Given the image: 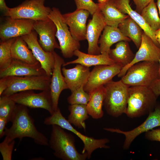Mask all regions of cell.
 <instances>
[{
	"label": "cell",
	"instance_id": "obj_1",
	"mask_svg": "<svg viewBox=\"0 0 160 160\" xmlns=\"http://www.w3.org/2000/svg\"><path fill=\"white\" fill-rule=\"evenodd\" d=\"M11 126L6 128L5 135L10 140L28 137L32 139L36 144L49 146L47 137L36 129L33 119L29 114L27 107L21 105H17L14 114L11 121Z\"/></svg>",
	"mask_w": 160,
	"mask_h": 160
},
{
	"label": "cell",
	"instance_id": "obj_2",
	"mask_svg": "<svg viewBox=\"0 0 160 160\" xmlns=\"http://www.w3.org/2000/svg\"><path fill=\"white\" fill-rule=\"evenodd\" d=\"M157 97L149 87H129L125 114L131 118L148 114L154 110L157 103Z\"/></svg>",
	"mask_w": 160,
	"mask_h": 160
},
{
	"label": "cell",
	"instance_id": "obj_3",
	"mask_svg": "<svg viewBox=\"0 0 160 160\" xmlns=\"http://www.w3.org/2000/svg\"><path fill=\"white\" fill-rule=\"evenodd\" d=\"M49 146L54 151V155L63 160H85L86 153H80L77 150L74 136L60 126L52 125Z\"/></svg>",
	"mask_w": 160,
	"mask_h": 160
},
{
	"label": "cell",
	"instance_id": "obj_4",
	"mask_svg": "<svg viewBox=\"0 0 160 160\" xmlns=\"http://www.w3.org/2000/svg\"><path fill=\"white\" fill-rule=\"evenodd\" d=\"M159 62L144 61L131 66L122 77L121 80L129 87L144 86L149 87L159 78Z\"/></svg>",
	"mask_w": 160,
	"mask_h": 160
},
{
	"label": "cell",
	"instance_id": "obj_5",
	"mask_svg": "<svg viewBox=\"0 0 160 160\" xmlns=\"http://www.w3.org/2000/svg\"><path fill=\"white\" fill-rule=\"evenodd\" d=\"M104 86L106 94L103 105L108 114L117 117L125 113L127 107L129 87L121 79L116 81L112 80Z\"/></svg>",
	"mask_w": 160,
	"mask_h": 160
},
{
	"label": "cell",
	"instance_id": "obj_6",
	"mask_svg": "<svg viewBox=\"0 0 160 160\" xmlns=\"http://www.w3.org/2000/svg\"><path fill=\"white\" fill-rule=\"evenodd\" d=\"M44 123L48 125L54 124L58 125L76 135L83 143L84 148L82 153H86L88 159H90L93 152L97 149L110 148L106 145L109 142L108 138L95 139L93 137L85 136L76 130L63 116L59 108L50 116L46 118Z\"/></svg>",
	"mask_w": 160,
	"mask_h": 160
},
{
	"label": "cell",
	"instance_id": "obj_7",
	"mask_svg": "<svg viewBox=\"0 0 160 160\" xmlns=\"http://www.w3.org/2000/svg\"><path fill=\"white\" fill-rule=\"evenodd\" d=\"M48 17L53 21L56 26L55 36L58 40L63 56L66 58L72 57L74 55L75 51L80 48L79 41L72 35L62 14L58 8L55 7L52 8Z\"/></svg>",
	"mask_w": 160,
	"mask_h": 160
},
{
	"label": "cell",
	"instance_id": "obj_8",
	"mask_svg": "<svg viewBox=\"0 0 160 160\" xmlns=\"http://www.w3.org/2000/svg\"><path fill=\"white\" fill-rule=\"evenodd\" d=\"M9 77L8 86L1 96H9L19 92L28 90H50L51 76L47 75Z\"/></svg>",
	"mask_w": 160,
	"mask_h": 160
},
{
	"label": "cell",
	"instance_id": "obj_9",
	"mask_svg": "<svg viewBox=\"0 0 160 160\" xmlns=\"http://www.w3.org/2000/svg\"><path fill=\"white\" fill-rule=\"evenodd\" d=\"M45 0H25L18 6L9 8L4 16L13 19H25L34 21L48 18L52 8L45 6Z\"/></svg>",
	"mask_w": 160,
	"mask_h": 160
},
{
	"label": "cell",
	"instance_id": "obj_10",
	"mask_svg": "<svg viewBox=\"0 0 160 160\" xmlns=\"http://www.w3.org/2000/svg\"><path fill=\"white\" fill-rule=\"evenodd\" d=\"M16 104L31 108H41L51 115L54 112L50 90L36 93L33 90L19 92L9 96Z\"/></svg>",
	"mask_w": 160,
	"mask_h": 160
},
{
	"label": "cell",
	"instance_id": "obj_11",
	"mask_svg": "<svg viewBox=\"0 0 160 160\" xmlns=\"http://www.w3.org/2000/svg\"><path fill=\"white\" fill-rule=\"evenodd\" d=\"M160 126V104H157L154 111L150 112L144 121L133 129L128 131H123L118 129L104 128L106 131L123 134L125 139L123 145L124 149H127L135 140L138 136L145 133L154 128Z\"/></svg>",
	"mask_w": 160,
	"mask_h": 160
},
{
	"label": "cell",
	"instance_id": "obj_12",
	"mask_svg": "<svg viewBox=\"0 0 160 160\" xmlns=\"http://www.w3.org/2000/svg\"><path fill=\"white\" fill-rule=\"evenodd\" d=\"M122 67L115 64L112 65H100L95 66L90 72L88 81L84 87L89 93L91 92L112 80V79L120 72Z\"/></svg>",
	"mask_w": 160,
	"mask_h": 160
},
{
	"label": "cell",
	"instance_id": "obj_13",
	"mask_svg": "<svg viewBox=\"0 0 160 160\" xmlns=\"http://www.w3.org/2000/svg\"><path fill=\"white\" fill-rule=\"evenodd\" d=\"M160 59V47L143 31L140 46L134 59L129 64L122 68L118 76L122 77L129 68L136 63L144 61L159 62Z\"/></svg>",
	"mask_w": 160,
	"mask_h": 160
},
{
	"label": "cell",
	"instance_id": "obj_14",
	"mask_svg": "<svg viewBox=\"0 0 160 160\" xmlns=\"http://www.w3.org/2000/svg\"><path fill=\"white\" fill-rule=\"evenodd\" d=\"M33 29L39 35V42L45 51L53 52L55 49H60L59 45L55 38L56 26L49 18L35 21Z\"/></svg>",
	"mask_w": 160,
	"mask_h": 160
},
{
	"label": "cell",
	"instance_id": "obj_15",
	"mask_svg": "<svg viewBox=\"0 0 160 160\" xmlns=\"http://www.w3.org/2000/svg\"><path fill=\"white\" fill-rule=\"evenodd\" d=\"M34 20L13 19L8 17L0 25V41L30 33L33 30Z\"/></svg>",
	"mask_w": 160,
	"mask_h": 160
},
{
	"label": "cell",
	"instance_id": "obj_16",
	"mask_svg": "<svg viewBox=\"0 0 160 160\" xmlns=\"http://www.w3.org/2000/svg\"><path fill=\"white\" fill-rule=\"evenodd\" d=\"M21 37L47 75L51 76L55 62L53 52H47L44 50L39 42L37 33L33 30Z\"/></svg>",
	"mask_w": 160,
	"mask_h": 160
},
{
	"label": "cell",
	"instance_id": "obj_17",
	"mask_svg": "<svg viewBox=\"0 0 160 160\" xmlns=\"http://www.w3.org/2000/svg\"><path fill=\"white\" fill-rule=\"evenodd\" d=\"M90 14L87 10L77 9L62 14L72 35L78 41L86 39L87 21Z\"/></svg>",
	"mask_w": 160,
	"mask_h": 160
},
{
	"label": "cell",
	"instance_id": "obj_18",
	"mask_svg": "<svg viewBox=\"0 0 160 160\" xmlns=\"http://www.w3.org/2000/svg\"><path fill=\"white\" fill-rule=\"evenodd\" d=\"M55 62L50 86V91L54 111L58 108L60 95L64 90L68 89L63 74L61 67L65 63L63 59L55 51L53 52Z\"/></svg>",
	"mask_w": 160,
	"mask_h": 160
},
{
	"label": "cell",
	"instance_id": "obj_19",
	"mask_svg": "<svg viewBox=\"0 0 160 160\" xmlns=\"http://www.w3.org/2000/svg\"><path fill=\"white\" fill-rule=\"evenodd\" d=\"M106 25L103 16L100 10L92 15V18L87 25L86 39L88 42V53L97 55L100 54L98 45L101 33Z\"/></svg>",
	"mask_w": 160,
	"mask_h": 160
},
{
	"label": "cell",
	"instance_id": "obj_20",
	"mask_svg": "<svg viewBox=\"0 0 160 160\" xmlns=\"http://www.w3.org/2000/svg\"><path fill=\"white\" fill-rule=\"evenodd\" d=\"M47 75L39 62L35 64H29L13 59L7 68L0 70V78L7 76H26Z\"/></svg>",
	"mask_w": 160,
	"mask_h": 160
},
{
	"label": "cell",
	"instance_id": "obj_21",
	"mask_svg": "<svg viewBox=\"0 0 160 160\" xmlns=\"http://www.w3.org/2000/svg\"><path fill=\"white\" fill-rule=\"evenodd\" d=\"M62 71L68 89L71 92L81 87H84L90 72L89 67L78 64L71 68L67 69L63 67Z\"/></svg>",
	"mask_w": 160,
	"mask_h": 160
},
{
	"label": "cell",
	"instance_id": "obj_22",
	"mask_svg": "<svg viewBox=\"0 0 160 160\" xmlns=\"http://www.w3.org/2000/svg\"><path fill=\"white\" fill-rule=\"evenodd\" d=\"M115 6L123 13L128 15L141 28L143 31L153 40L158 47L160 46L156 40L155 31L147 23L140 13L134 10L129 4V0H113Z\"/></svg>",
	"mask_w": 160,
	"mask_h": 160
},
{
	"label": "cell",
	"instance_id": "obj_23",
	"mask_svg": "<svg viewBox=\"0 0 160 160\" xmlns=\"http://www.w3.org/2000/svg\"><path fill=\"white\" fill-rule=\"evenodd\" d=\"M122 41L129 42L131 40L124 36L118 27L106 25L98 41L100 53L109 56L112 45Z\"/></svg>",
	"mask_w": 160,
	"mask_h": 160
},
{
	"label": "cell",
	"instance_id": "obj_24",
	"mask_svg": "<svg viewBox=\"0 0 160 160\" xmlns=\"http://www.w3.org/2000/svg\"><path fill=\"white\" fill-rule=\"evenodd\" d=\"M74 55L77 58L73 60L65 63L63 66H65L70 64H78L89 67L92 66L112 65L116 64L109 56L101 54L97 55L87 54L77 49L75 51Z\"/></svg>",
	"mask_w": 160,
	"mask_h": 160
},
{
	"label": "cell",
	"instance_id": "obj_25",
	"mask_svg": "<svg viewBox=\"0 0 160 160\" xmlns=\"http://www.w3.org/2000/svg\"><path fill=\"white\" fill-rule=\"evenodd\" d=\"M98 4L107 25L118 27L119 24L129 16L121 12L115 6L113 0H107Z\"/></svg>",
	"mask_w": 160,
	"mask_h": 160
},
{
	"label": "cell",
	"instance_id": "obj_26",
	"mask_svg": "<svg viewBox=\"0 0 160 160\" xmlns=\"http://www.w3.org/2000/svg\"><path fill=\"white\" fill-rule=\"evenodd\" d=\"M89 94L90 99L86 105L88 114L94 119H100L103 115L102 107L106 94L105 87H100Z\"/></svg>",
	"mask_w": 160,
	"mask_h": 160
},
{
	"label": "cell",
	"instance_id": "obj_27",
	"mask_svg": "<svg viewBox=\"0 0 160 160\" xmlns=\"http://www.w3.org/2000/svg\"><path fill=\"white\" fill-rule=\"evenodd\" d=\"M11 52L13 59L30 64H35L39 62L21 36L16 37L11 46Z\"/></svg>",
	"mask_w": 160,
	"mask_h": 160
},
{
	"label": "cell",
	"instance_id": "obj_28",
	"mask_svg": "<svg viewBox=\"0 0 160 160\" xmlns=\"http://www.w3.org/2000/svg\"><path fill=\"white\" fill-rule=\"evenodd\" d=\"M135 55L130 49L128 41H124L117 42L115 48L111 49L109 53V57L122 68L131 63Z\"/></svg>",
	"mask_w": 160,
	"mask_h": 160
},
{
	"label": "cell",
	"instance_id": "obj_29",
	"mask_svg": "<svg viewBox=\"0 0 160 160\" xmlns=\"http://www.w3.org/2000/svg\"><path fill=\"white\" fill-rule=\"evenodd\" d=\"M118 28L123 35L132 40L138 49L143 32L140 27L129 16L119 24Z\"/></svg>",
	"mask_w": 160,
	"mask_h": 160
},
{
	"label": "cell",
	"instance_id": "obj_30",
	"mask_svg": "<svg viewBox=\"0 0 160 160\" xmlns=\"http://www.w3.org/2000/svg\"><path fill=\"white\" fill-rule=\"evenodd\" d=\"M68 109L70 112L67 119L68 122L78 128L83 129L85 131L86 126L85 121L89 117L86 105H70Z\"/></svg>",
	"mask_w": 160,
	"mask_h": 160
},
{
	"label": "cell",
	"instance_id": "obj_31",
	"mask_svg": "<svg viewBox=\"0 0 160 160\" xmlns=\"http://www.w3.org/2000/svg\"><path fill=\"white\" fill-rule=\"evenodd\" d=\"M140 14L154 31H155L160 28V17L154 0H152L143 9Z\"/></svg>",
	"mask_w": 160,
	"mask_h": 160
},
{
	"label": "cell",
	"instance_id": "obj_32",
	"mask_svg": "<svg viewBox=\"0 0 160 160\" xmlns=\"http://www.w3.org/2000/svg\"><path fill=\"white\" fill-rule=\"evenodd\" d=\"M16 38L9 39L0 43V70L7 68L12 63L11 48Z\"/></svg>",
	"mask_w": 160,
	"mask_h": 160
},
{
	"label": "cell",
	"instance_id": "obj_33",
	"mask_svg": "<svg viewBox=\"0 0 160 160\" xmlns=\"http://www.w3.org/2000/svg\"><path fill=\"white\" fill-rule=\"evenodd\" d=\"M9 96H0V117L6 119L8 122L11 121L17 105Z\"/></svg>",
	"mask_w": 160,
	"mask_h": 160
},
{
	"label": "cell",
	"instance_id": "obj_34",
	"mask_svg": "<svg viewBox=\"0 0 160 160\" xmlns=\"http://www.w3.org/2000/svg\"><path fill=\"white\" fill-rule=\"evenodd\" d=\"M90 97L89 94L84 90V87H81L71 92V95L67 98V101L70 105H87Z\"/></svg>",
	"mask_w": 160,
	"mask_h": 160
},
{
	"label": "cell",
	"instance_id": "obj_35",
	"mask_svg": "<svg viewBox=\"0 0 160 160\" xmlns=\"http://www.w3.org/2000/svg\"><path fill=\"white\" fill-rule=\"evenodd\" d=\"M15 144V140H10L6 136L4 140L0 143V151L3 160L12 159Z\"/></svg>",
	"mask_w": 160,
	"mask_h": 160
},
{
	"label": "cell",
	"instance_id": "obj_36",
	"mask_svg": "<svg viewBox=\"0 0 160 160\" xmlns=\"http://www.w3.org/2000/svg\"><path fill=\"white\" fill-rule=\"evenodd\" d=\"M76 9L88 11L92 15L100 9L98 3H95L92 0H74Z\"/></svg>",
	"mask_w": 160,
	"mask_h": 160
},
{
	"label": "cell",
	"instance_id": "obj_37",
	"mask_svg": "<svg viewBox=\"0 0 160 160\" xmlns=\"http://www.w3.org/2000/svg\"><path fill=\"white\" fill-rule=\"evenodd\" d=\"M145 137L151 141L160 142V129H153L145 132Z\"/></svg>",
	"mask_w": 160,
	"mask_h": 160
},
{
	"label": "cell",
	"instance_id": "obj_38",
	"mask_svg": "<svg viewBox=\"0 0 160 160\" xmlns=\"http://www.w3.org/2000/svg\"><path fill=\"white\" fill-rule=\"evenodd\" d=\"M136 7V10L140 14L143 9L152 0H132Z\"/></svg>",
	"mask_w": 160,
	"mask_h": 160
},
{
	"label": "cell",
	"instance_id": "obj_39",
	"mask_svg": "<svg viewBox=\"0 0 160 160\" xmlns=\"http://www.w3.org/2000/svg\"><path fill=\"white\" fill-rule=\"evenodd\" d=\"M156 96L160 95V78L156 80L149 87Z\"/></svg>",
	"mask_w": 160,
	"mask_h": 160
},
{
	"label": "cell",
	"instance_id": "obj_40",
	"mask_svg": "<svg viewBox=\"0 0 160 160\" xmlns=\"http://www.w3.org/2000/svg\"><path fill=\"white\" fill-rule=\"evenodd\" d=\"M9 83V77L1 78L0 79V96L7 88Z\"/></svg>",
	"mask_w": 160,
	"mask_h": 160
},
{
	"label": "cell",
	"instance_id": "obj_41",
	"mask_svg": "<svg viewBox=\"0 0 160 160\" xmlns=\"http://www.w3.org/2000/svg\"><path fill=\"white\" fill-rule=\"evenodd\" d=\"M8 123L7 120L4 118L0 117V138H2L5 135V127Z\"/></svg>",
	"mask_w": 160,
	"mask_h": 160
},
{
	"label": "cell",
	"instance_id": "obj_42",
	"mask_svg": "<svg viewBox=\"0 0 160 160\" xmlns=\"http://www.w3.org/2000/svg\"><path fill=\"white\" fill-rule=\"evenodd\" d=\"M9 8L6 5L5 0H0V10L3 12L4 16L7 13Z\"/></svg>",
	"mask_w": 160,
	"mask_h": 160
},
{
	"label": "cell",
	"instance_id": "obj_43",
	"mask_svg": "<svg viewBox=\"0 0 160 160\" xmlns=\"http://www.w3.org/2000/svg\"><path fill=\"white\" fill-rule=\"evenodd\" d=\"M155 38L160 46V28L155 31Z\"/></svg>",
	"mask_w": 160,
	"mask_h": 160
},
{
	"label": "cell",
	"instance_id": "obj_44",
	"mask_svg": "<svg viewBox=\"0 0 160 160\" xmlns=\"http://www.w3.org/2000/svg\"><path fill=\"white\" fill-rule=\"evenodd\" d=\"M156 4L159 10V12L160 16V0H157Z\"/></svg>",
	"mask_w": 160,
	"mask_h": 160
},
{
	"label": "cell",
	"instance_id": "obj_45",
	"mask_svg": "<svg viewBox=\"0 0 160 160\" xmlns=\"http://www.w3.org/2000/svg\"><path fill=\"white\" fill-rule=\"evenodd\" d=\"M159 78H160V59L159 61Z\"/></svg>",
	"mask_w": 160,
	"mask_h": 160
},
{
	"label": "cell",
	"instance_id": "obj_46",
	"mask_svg": "<svg viewBox=\"0 0 160 160\" xmlns=\"http://www.w3.org/2000/svg\"><path fill=\"white\" fill-rule=\"evenodd\" d=\"M107 0H98V3H102L105 1Z\"/></svg>",
	"mask_w": 160,
	"mask_h": 160
}]
</instances>
